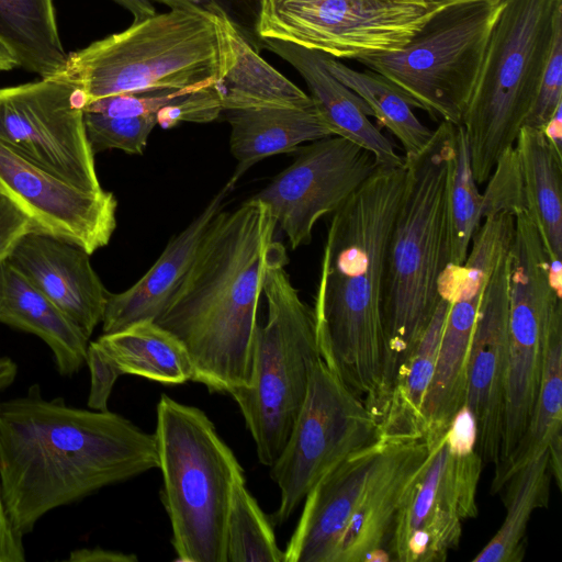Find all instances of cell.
Returning a JSON list of instances; mask_svg holds the SVG:
<instances>
[{"label": "cell", "instance_id": "cell-1", "mask_svg": "<svg viewBox=\"0 0 562 562\" xmlns=\"http://www.w3.org/2000/svg\"><path fill=\"white\" fill-rule=\"evenodd\" d=\"M155 434L108 411L46 398L34 383L0 401V480L23 537L49 512L158 468Z\"/></svg>", "mask_w": 562, "mask_h": 562}, {"label": "cell", "instance_id": "cell-2", "mask_svg": "<svg viewBox=\"0 0 562 562\" xmlns=\"http://www.w3.org/2000/svg\"><path fill=\"white\" fill-rule=\"evenodd\" d=\"M269 207L250 198L211 222L194 260L154 321L184 346L192 380L211 393L247 387L267 267L281 243Z\"/></svg>", "mask_w": 562, "mask_h": 562}, {"label": "cell", "instance_id": "cell-3", "mask_svg": "<svg viewBox=\"0 0 562 562\" xmlns=\"http://www.w3.org/2000/svg\"><path fill=\"white\" fill-rule=\"evenodd\" d=\"M405 181V159L380 166L331 214L313 307L322 359L371 414L384 378L385 267Z\"/></svg>", "mask_w": 562, "mask_h": 562}, {"label": "cell", "instance_id": "cell-4", "mask_svg": "<svg viewBox=\"0 0 562 562\" xmlns=\"http://www.w3.org/2000/svg\"><path fill=\"white\" fill-rule=\"evenodd\" d=\"M456 125L440 121L425 148L404 157L406 181L390 237L383 293L386 359L379 409L401 363L426 330L450 265L449 189Z\"/></svg>", "mask_w": 562, "mask_h": 562}, {"label": "cell", "instance_id": "cell-5", "mask_svg": "<svg viewBox=\"0 0 562 562\" xmlns=\"http://www.w3.org/2000/svg\"><path fill=\"white\" fill-rule=\"evenodd\" d=\"M220 71V40L211 14L173 8L71 52L54 77L80 89L88 103L115 94L210 86Z\"/></svg>", "mask_w": 562, "mask_h": 562}, {"label": "cell", "instance_id": "cell-6", "mask_svg": "<svg viewBox=\"0 0 562 562\" xmlns=\"http://www.w3.org/2000/svg\"><path fill=\"white\" fill-rule=\"evenodd\" d=\"M156 443L161 502L180 561L226 562V522L244 469L200 408L161 394Z\"/></svg>", "mask_w": 562, "mask_h": 562}, {"label": "cell", "instance_id": "cell-7", "mask_svg": "<svg viewBox=\"0 0 562 562\" xmlns=\"http://www.w3.org/2000/svg\"><path fill=\"white\" fill-rule=\"evenodd\" d=\"M561 24L562 0H504L460 124L477 186L514 147Z\"/></svg>", "mask_w": 562, "mask_h": 562}, {"label": "cell", "instance_id": "cell-8", "mask_svg": "<svg viewBox=\"0 0 562 562\" xmlns=\"http://www.w3.org/2000/svg\"><path fill=\"white\" fill-rule=\"evenodd\" d=\"M281 244L263 279L267 318L256 331L250 384L229 395L237 403L261 464L271 467L290 436L322 358L313 308L285 271Z\"/></svg>", "mask_w": 562, "mask_h": 562}, {"label": "cell", "instance_id": "cell-9", "mask_svg": "<svg viewBox=\"0 0 562 562\" xmlns=\"http://www.w3.org/2000/svg\"><path fill=\"white\" fill-rule=\"evenodd\" d=\"M504 1L437 9L400 49L357 59L397 85L434 119L460 125Z\"/></svg>", "mask_w": 562, "mask_h": 562}, {"label": "cell", "instance_id": "cell-10", "mask_svg": "<svg viewBox=\"0 0 562 562\" xmlns=\"http://www.w3.org/2000/svg\"><path fill=\"white\" fill-rule=\"evenodd\" d=\"M376 438L378 425L364 402L321 358L286 443L270 467L280 490L272 524L285 522L328 471Z\"/></svg>", "mask_w": 562, "mask_h": 562}, {"label": "cell", "instance_id": "cell-11", "mask_svg": "<svg viewBox=\"0 0 562 562\" xmlns=\"http://www.w3.org/2000/svg\"><path fill=\"white\" fill-rule=\"evenodd\" d=\"M436 10L375 0H262L257 35L359 59L402 48Z\"/></svg>", "mask_w": 562, "mask_h": 562}, {"label": "cell", "instance_id": "cell-12", "mask_svg": "<svg viewBox=\"0 0 562 562\" xmlns=\"http://www.w3.org/2000/svg\"><path fill=\"white\" fill-rule=\"evenodd\" d=\"M83 92L56 77L0 88V142L88 191L104 190L88 142Z\"/></svg>", "mask_w": 562, "mask_h": 562}, {"label": "cell", "instance_id": "cell-13", "mask_svg": "<svg viewBox=\"0 0 562 562\" xmlns=\"http://www.w3.org/2000/svg\"><path fill=\"white\" fill-rule=\"evenodd\" d=\"M427 441V457L405 494L387 543L393 561H445L460 542L462 521L477 515L483 460L476 450H452L446 432Z\"/></svg>", "mask_w": 562, "mask_h": 562}, {"label": "cell", "instance_id": "cell-14", "mask_svg": "<svg viewBox=\"0 0 562 562\" xmlns=\"http://www.w3.org/2000/svg\"><path fill=\"white\" fill-rule=\"evenodd\" d=\"M297 151L294 161L252 196L269 207L292 249L308 245L316 223L337 211L380 167L372 153L337 135Z\"/></svg>", "mask_w": 562, "mask_h": 562}, {"label": "cell", "instance_id": "cell-15", "mask_svg": "<svg viewBox=\"0 0 562 562\" xmlns=\"http://www.w3.org/2000/svg\"><path fill=\"white\" fill-rule=\"evenodd\" d=\"M0 189L35 231L74 243L90 255L106 246L115 231L117 201L112 192L78 188L1 142Z\"/></svg>", "mask_w": 562, "mask_h": 562}, {"label": "cell", "instance_id": "cell-16", "mask_svg": "<svg viewBox=\"0 0 562 562\" xmlns=\"http://www.w3.org/2000/svg\"><path fill=\"white\" fill-rule=\"evenodd\" d=\"M508 249L487 280L474 325L464 404L473 414L476 452L498 462L502 448L509 362Z\"/></svg>", "mask_w": 562, "mask_h": 562}, {"label": "cell", "instance_id": "cell-17", "mask_svg": "<svg viewBox=\"0 0 562 562\" xmlns=\"http://www.w3.org/2000/svg\"><path fill=\"white\" fill-rule=\"evenodd\" d=\"M492 265L471 256L456 269L431 382L424 403L425 439L445 434L464 404L472 334Z\"/></svg>", "mask_w": 562, "mask_h": 562}, {"label": "cell", "instance_id": "cell-18", "mask_svg": "<svg viewBox=\"0 0 562 562\" xmlns=\"http://www.w3.org/2000/svg\"><path fill=\"white\" fill-rule=\"evenodd\" d=\"M426 439L386 441L371 469L334 562L389 561L384 551L405 494L427 453Z\"/></svg>", "mask_w": 562, "mask_h": 562}, {"label": "cell", "instance_id": "cell-19", "mask_svg": "<svg viewBox=\"0 0 562 562\" xmlns=\"http://www.w3.org/2000/svg\"><path fill=\"white\" fill-rule=\"evenodd\" d=\"M90 256L74 243L34 229L20 239L8 262L90 338L109 295Z\"/></svg>", "mask_w": 562, "mask_h": 562}, {"label": "cell", "instance_id": "cell-20", "mask_svg": "<svg viewBox=\"0 0 562 562\" xmlns=\"http://www.w3.org/2000/svg\"><path fill=\"white\" fill-rule=\"evenodd\" d=\"M384 445V439L376 438L313 486L284 550V562H334L339 541Z\"/></svg>", "mask_w": 562, "mask_h": 562}, {"label": "cell", "instance_id": "cell-21", "mask_svg": "<svg viewBox=\"0 0 562 562\" xmlns=\"http://www.w3.org/2000/svg\"><path fill=\"white\" fill-rule=\"evenodd\" d=\"M232 190L225 184L202 212L173 236L150 269L132 286L109 293L102 334L119 331L136 322L155 321L168 306L194 260L199 246Z\"/></svg>", "mask_w": 562, "mask_h": 562}, {"label": "cell", "instance_id": "cell-22", "mask_svg": "<svg viewBox=\"0 0 562 562\" xmlns=\"http://www.w3.org/2000/svg\"><path fill=\"white\" fill-rule=\"evenodd\" d=\"M261 47L280 56L300 74L334 135L366 148L380 166L404 164V156L395 151L390 139L370 121L372 112L368 104L326 68L323 53L276 40H261Z\"/></svg>", "mask_w": 562, "mask_h": 562}, {"label": "cell", "instance_id": "cell-23", "mask_svg": "<svg viewBox=\"0 0 562 562\" xmlns=\"http://www.w3.org/2000/svg\"><path fill=\"white\" fill-rule=\"evenodd\" d=\"M206 12L220 40L221 71L214 86L223 112L256 106H314L311 97L269 65L221 10L211 7Z\"/></svg>", "mask_w": 562, "mask_h": 562}, {"label": "cell", "instance_id": "cell-24", "mask_svg": "<svg viewBox=\"0 0 562 562\" xmlns=\"http://www.w3.org/2000/svg\"><path fill=\"white\" fill-rule=\"evenodd\" d=\"M0 323L44 341L61 376L86 364L90 338L8 260L0 266Z\"/></svg>", "mask_w": 562, "mask_h": 562}, {"label": "cell", "instance_id": "cell-25", "mask_svg": "<svg viewBox=\"0 0 562 562\" xmlns=\"http://www.w3.org/2000/svg\"><path fill=\"white\" fill-rule=\"evenodd\" d=\"M231 125L229 146L237 166L226 186L262 159L296 151L304 143L334 135L317 109L256 106L224 111Z\"/></svg>", "mask_w": 562, "mask_h": 562}, {"label": "cell", "instance_id": "cell-26", "mask_svg": "<svg viewBox=\"0 0 562 562\" xmlns=\"http://www.w3.org/2000/svg\"><path fill=\"white\" fill-rule=\"evenodd\" d=\"M440 300L418 344L397 368L376 414L378 438L386 441L425 439L424 403L449 310V295Z\"/></svg>", "mask_w": 562, "mask_h": 562}, {"label": "cell", "instance_id": "cell-27", "mask_svg": "<svg viewBox=\"0 0 562 562\" xmlns=\"http://www.w3.org/2000/svg\"><path fill=\"white\" fill-rule=\"evenodd\" d=\"M562 301L550 310L540 383L529 424L506 459L495 464L491 492L502 491L525 463L548 448L562 445Z\"/></svg>", "mask_w": 562, "mask_h": 562}, {"label": "cell", "instance_id": "cell-28", "mask_svg": "<svg viewBox=\"0 0 562 562\" xmlns=\"http://www.w3.org/2000/svg\"><path fill=\"white\" fill-rule=\"evenodd\" d=\"M526 209L549 259H562V158L540 128L524 125L514 145Z\"/></svg>", "mask_w": 562, "mask_h": 562}, {"label": "cell", "instance_id": "cell-29", "mask_svg": "<svg viewBox=\"0 0 562 562\" xmlns=\"http://www.w3.org/2000/svg\"><path fill=\"white\" fill-rule=\"evenodd\" d=\"M94 344L120 375L133 374L165 384L192 380L193 368L184 346L151 319L102 334Z\"/></svg>", "mask_w": 562, "mask_h": 562}, {"label": "cell", "instance_id": "cell-30", "mask_svg": "<svg viewBox=\"0 0 562 562\" xmlns=\"http://www.w3.org/2000/svg\"><path fill=\"white\" fill-rule=\"evenodd\" d=\"M0 38L18 67L40 78L56 76L67 60L54 0H0Z\"/></svg>", "mask_w": 562, "mask_h": 562}, {"label": "cell", "instance_id": "cell-31", "mask_svg": "<svg viewBox=\"0 0 562 562\" xmlns=\"http://www.w3.org/2000/svg\"><path fill=\"white\" fill-rule=\"evenodd\" d=\"M549 450L529 460L505 483L506 515L497 532L472 559L473 562H520L526 552L527 526L532 513L548 506Z\"/></svg>", "mask_w": 562, "mask_h": 562}, {"label": "cell", "instance_id": "cell-32", "mask_svg": "<svg viewBox=\"0 0 562 562\" xmlns=\"http://www.w3.org/2000/svg\"><path fill=\"white\" fill-rule=\"evenodd\" d=\"M329 72L357 93L370 108L380 125L397 138L404 157L419 154L430 140L434 130L415 115L417 104L393 81L373 71H358L323 53Z\"/></svg>", "mask_w": 562, "mask_h": 562}, {"label": "cell", "instance_id": "cell-33", "mask_svg": "<svg viewBox=\"0 0 562 562\" xmlns=\"http://www.w3.org/2000/svg\"><path fill=\"white\" fill-rule=\"evenodd\" d=\"M226 562H284L270 520L245 485L236 484L226 522Z\"/></svg>", "mask_w": 562, "mask_h": 562}, {"label": "cell", "instance_id": "cell-34", "mask_svg": "<svg viewBox=\"0 0 562 562\" xmlns=\"http://www.w3.org/2000/svg\"><path fill=\"white\" fill-rule=\"evenodd\" d=\"M483 196L473 177L464 130L456 125V153L449 189L450 255L461 266L482 222Z\"/></svg>", "mask_w": 562, "mask_h": 562}, {"label": "cell", "instance_id": "cell-35", "mask_svg": "<svg viewBox=\"0 0 562 562\" xmlns=\"http://www.w3.org/2000/svg\"><path fill=\"white\" fill-rule=\"evenodd\" d=\"M83 121L87 138L94 155L108 149L143 155L148 137L157 125L155 114L111 117L85 112Z\"/></svg>", "mask_w": 562, "mask_h": 562}, {"label": "cell", "instance_id": "cell-36", "mask_svg": "<svg viewBox=\"0 0 562 562\" xmlns=\"http://www.w3.org/2000/svg\"><path fill=\"white\" fill-rule=\"evenodd\" d=\"M562 105V24L558 26L532 108L525 125L540 128Z\"/></svg>", "mask_w": 562, "mask_h": 562}, {"label": "cell", "instance_id": "cell-37", "mask_svg": "<svg viewBox=\"0 0 562 562\" xmlns=\"http://www.w3.org/2000/svg\"><path fill=\"white\" fill-rule=\"evenodd\" d=\"M170 9L195 8L209 10L215 7L221 10L231 22L240 31L251 46L260 52L261 40L257 35L256 26L262 0H154Z\"/></svg>", "mask_w": 562, "mask_h": 562}, {"label": "cell", "instance_id": "cell-38", "mask_svg": "<svg viewBox=\"0 0 562 562\" xmlns=\"http://www.w3.org/2000/svg\"><path fill=\"white\" fill-rule=\"evenodd\" d=\"M86 364L90 372L88 407L94 411H108L109 398L121 375L105 359L94 341L88 345Z\"/></svg>", "mask_w": 562, "mask_h": 562}, {"label": "cell", "instance_id": "cell-39", "mask_svg": "<svg viewBox=\"0 0 562 562\" xmlns=\"http://www.w3.org/2000/svg\"><path fill=\"white\" fill-rule=\"evenodd\" d=\"M34 225L30 217L0 189V266Z\"/></svg>", "mask_w": 562, "mask_h": 562}, {"label": "cell", "instance_id": "cell-40", "mask_svg": "<svg viewBox=\"0 0 562 562\" xmlns=\"http://www.w3.org/2000/svg\"><path fill=\"white\" fill-rule=\"evenodd\" d=\"M25 559L23 536L15 530L9 518L0 480V562H24Z\"/></svg>", "mask_w": 562, "mask_h": 562}, {"label": "cell", "instance_id": "cell-41", "mask_svg": "<svg viewBox=\"0 0 562 562\" xmlns=\"http://www.w3.org/2000/svg\"><path fill=\"white\" fill-rule=\"evenodd\" d=\"M69 562H135L137 557L133 553H124L101 547L78 548L67 557Z\"/></svg>", "mask_w": 562, "mask_h": 562}, {"label": "cell", "instance_id": "cell-42", "mask_svg": "<svg viewBox=\"0 0 562 562\" xmlns=\"http://www.w3.org/2000/svg\"><path fill=\"white\" fill-rule=\"evenodd\" d=\"M541 131L553 151L562 158V105L557 109Z\"/></svg>", "mask_w": 562, "mask_h": 562}, {"label": "cell", "instance_id": "cell-43", "mask_svg": "<svg viewBox=\"0 0 562 562\" xmlns=\"http://www.w3.org/2000/svg\"><path fill=\"white\" fill-rule=\"evenodd\" d=\"M116 4L127 10L134 18V21H140L155 15L156 9L153 0H112Z\"/></svg>", "mask_w": 562, "mask_h": 562}, {"label": "cell", "instance_id": "cell-44", "mask_svg": "<svg viewBox=\"0 0 562 562\" xmlns=\"http://www.w3.org/2000/svg\"><path fill=\"white\" fill-rule=\"evenodd\" d=\"M16 374V363L10 357L0 355V392L13 383Z\"/></svg>", "mask_w": 562, "mask_h": 562}, {"label": "cell", "instance_id": "cell-45", "mask_svg": "<svg viewBox=\"0 0 562 562\" xmlns=\"http://www.w3.org/2000/svg\"><path fill=\"white\" fill-rule=\"evenodd\" d=\"M18 67L16 58L7 44L0 38V72Z\"/></svg>", "mask_w": 562, "mask_h": 562}, {"label": "cell", "instance_id": "cell-46", "mask_svg": "<svg viewBox=\"0 0 562 562\" xmlns=\"http://www.w3.org/2000/svg\"><path fill=\"white\" fill-rule=\"evenodd\" d=\"M464 1H493V2H501V1H504V0H422L423 5L426 9H429V10H437V9H440V8L449 5V4H453V3H458V2H464Z\"/></svg>", "mask_w": 562, "mask_h": 562}, {"label": "cell", "instance_id": "cell-47", "mask_svg": "<svg viewBox=\"0 0 562 562\" xmlns=\"http://www.w3.org/2000/svg\"><path fill=\"white\" fill-rule=\"evenodd\" d=\"M375 1L402 3V4H414V5L424 7L422 0H375Z\"/></svg>", "mask_w": 562, "mask_h": 562}]
</instances>
